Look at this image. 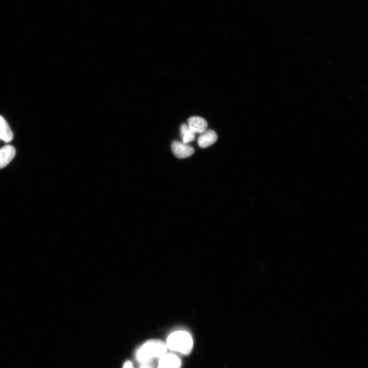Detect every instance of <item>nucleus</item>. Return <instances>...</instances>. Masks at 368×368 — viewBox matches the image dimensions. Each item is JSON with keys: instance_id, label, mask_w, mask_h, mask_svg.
Wrapping results in <instances>:
<instances>
[{"instance_id": "f257e3e1", "label": "nucleus", "mask_w": 368, "mask_h": 368, "mask_svg": "<svg viewBox=\"0 0 368 368\" xmlns=\"http://www.w3.org/2000/svg\"><path fill=\"white\" fill-rule=\"evenodd\" d=\"M167 344L157 339L149 340L137 350V360L141 363H146L154 358H160L166 354Z\"/></svg>"}, {"instance_id": "f03ea898", "label": "nucleus", "mask_w": 368, "mask_h": 368, "mask_svg": "<svg viewBox=\"0 0 368 368\" xmlns=\"http://www.w3.org/2000/svg\"><path fill=\"white\" fill-rule=\"evenodd\" d=\"M167 347L171 351L183 355L189 354L193 348V342L190 334L183 331H178L171 334L167 341Z\"/></svg>"}, {"instance_id": "7ed1b4c3", "label": "nucleus", "mask_w": 368, "mask_h": 368, "mask_svg": "<svg viewBox=\"0 0 368 368\" xmlns=\"http://www.w3.org/2000/svg\"><path fill=\"white\" fill-rule=\"evenodd\" d=\"M171 149L174 155L181 159L188 157L194 152V149L192 146L178 141L172 142Z\"/></svg>"}, {"instance_id": "20e7f679", "label": "nucleus", "mask_w": 368, "mask_h": 368, "mask_svg": "<svg viewBox=\"0 0 368 368\" xmlns=\"http://www.w3.org/2000/svg\"><path fill=\"white\" fill-rule=\"evenodd\" d=\"M180 358L173 354H165L159 358L158 368H180Z\"/></svg>"}, {"instance_id": "39448f33", "label": "nucleus", "mask_w": 368, "mask_h": 368, "mask_svg": "<svg viewBox=\"0 0 368 368\" xmlns=\"http://www.w3.org/2000/svg\"><path fill=\"white\" fill-rule=\"evenodd\" d=\"M188 126L195 133H201L206 130L208 123L206 120L198 116H193L188 120Z\"/></svg>"}, {"instance_id": "423d86ee", "label": "nucleus", "mask_w": 368, "mask_h": 368, "mask_svg": "<svg viewBox=\"0 0 368 368\" xmlns=\"http://www.w3.org/2000/svg\"><path fill=\"white\" fill-rule=\"evenodd\" d=\"M15 153V149L13 146L7 145L2 147L0 149V169L7 166L13 159Z\"/></svg>"}, {"instance_id": "0eeeda50", "label": "nucleus", "mask_w": 368, "mask_h": 368, "mask_svg": "<svg viewBox=\"0 0 368 368\" xmlns=\"http://www.w3.org/2000/svg\"><path fill=\"white\" fill-rule=\"evenodd\" d=\"M217 140L216 133L212 129H208L200 133L198 139V144L201 148H206L213 145Z\"/></svg>"}, {"instance_id": "6e6552de", "label": "nucleus", "mask_w": 368, "mask_h": 368, "mask_svg": "<svg viewBox=\"0 0 368 368\" xmlns=\"http://www.w3.org/2000/svg\"><path fill=\"white\" fill-rule=\"evenodd\" d=\"M13 138L12 131L5 119L0 115V140L10 142Z\"/></svg>"}, {"instance_id": "1a4fd4ad", "label": "nucleus", "mask_w": 368, "mask_h": 368, "mask_svg": "<svg viewBox=\"0 0 368 368\" xmlns=\"http://www.w3.org/2000/svg\"><path fill=\"white\" fill-rule=\"evenodd\" d=\"M189 128L186 124H182L180 126V136L182 139V142L188 144L194 140L195 135Z\"/></svg>"}, {"instance_id": "9d476101", "label": "nucleus", "mask_w": 368, "mask_h": 368, "mask_svg": "<svg viewBox=\"0 0 368 368\" xmlns=\"http://www.w3.org/2000/svg\"><path fill=\"white\" fill-rule=\"evenodd\" d=\"M123 368H133L132 362L130 361H127L124 364Z\"/></svg>"}, {"instance_id": "9b49d317", "label": "nucleus", "mask_w": 368, "mask_h": 368, "mask_svg": "<svg viewBox=\"0 0 368 368\" xmlns=\"http://www.w3.org/2000/svg\"><path fill=\"white\" fill-rule=\"evenodd\" d=\"M141 368H151V367L147 365H144L142 366Z\"/></svg>"}]
</instances>
